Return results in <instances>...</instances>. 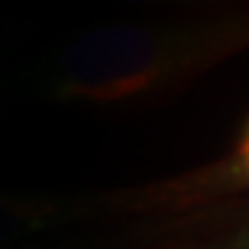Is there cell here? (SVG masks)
<instances>
[{"label":"cell","instance_id":"cell-1","mask_svg":"<svg viewBox=\"0 0 249 249\" xmlns=\"http://www.w3.org/2000/svg\"><path fill=\"white\" fill-rule=\"evenodd\" d=\"M191 56L183 33L150 23H112L66 43L51 64L49 89L61 99L97 105L145 99L183 71Z\"/></svg>","mask_w":249,"mask_h":249},{"label":"cell","instance_id":"cell-2","mask_svg":"<svg viewBox=\"0 0 249 249\" xmlns=\"http://www.w3.org/2000/svg\"><path fill=\"white\" fill-rule=\"evenodd\" d=\"M64 219V209L46 198L0 194V249H13L28 236L51 229Z\"/></svg>","mask_w":249,"mask_h":249},{"label":"cell","instance_id":"cell-3","mask_svg":"<svg viewBox=\"0 0 249 249\" xmlns=\"http://www.w3.org/2000/svg\"><path fill=\"white\" fill-rule=\"evenodd\" d=\"M236 158H239L242 173L249 178V124H247V130L242 135V142H239V153H236Z\"/></svg>","mask_w":249,"mask_h":249}]
</instances>
